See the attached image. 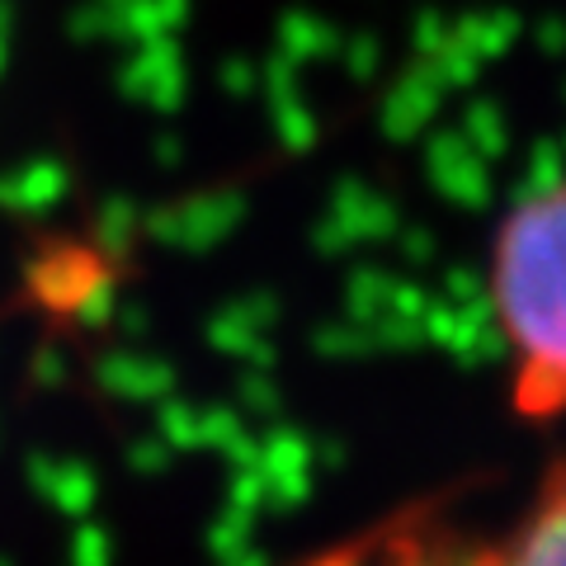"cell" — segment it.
Returning <instances> with one entry per match:
<instances>
[{
  "label": "cell",
  "instance_id": "obj_1",
  "mask_svg": "<svg viewBox=\"0 0 566 566\" xmlns=\"http://www.w3.org/2000/svg\"><path fill=\"white\" fill-rule=\"evenodd\" d=\"M562 189L547 185L524 199L495 241V326L524 354L520 406L553 416L562 401Z\"/></svg>",
  "mask_w": 566,
  "mask_h": 566
},
{
  "label": "cell",
  "instance_id": "obj_2",
  "mask_svg": "<svg viewBox=\"0 0 566 566\" xmlns=\"http://www.w3.org/2000/svg\"><path fill=\"white\" fill-rule=\"evenodd\" d=\"M472 566H566V515H562V482L553 472L538 515L524 534L491 557H472Z\"/></svg>",
  "mask_w": 566,
  "mask_h": 566
},
{
  "label": "cell",
  "instance_id": "obj_3",
  "mask_svg": "<svg viewBox=\"0 0 566 566\" xmlns=\"http://www.w3.org/2000/svg\"><path fill=\"white\" fill-rule=\"evenodd\" d=\"M29 486L43 495L52 510H62L66 520H85L95 505V468L81 463V458H52V453H33L29 458Z\"/></svg>",
  "mask_w": 566,
  "mask_h": 566
},
{
  "label": "cell",
  "instance_id": "obj_4",
  "mask_svg": "<svg viewBox=\"0 0 566 566\" xmlns=\"http://www.w3.org/2000/svg\"><path fill=\"white\" fill-rule=\"evenodd\" d=\"M95 374H99V387H104V392L128 397V401H161L170 387H175L170 364H161V359H142V354H104Z\"/></svg>",
  "mask_w": 566,
  "mask_h": 566
},
{
  "label": "cell",
  "instance_id": "obj_5",
  "mask_svg": "<svg viewBox=\"0 0 566 566\" xmlns=\"http://www.w3.org/2000/svg\"><path fill=\"white\" fill-rule=\"evenodd\" d=\"M99 279H104V274H99L85 255L62 251V255H52V260H43L39 270H33V289H39V297H43L48 307H66V312H76V303L95 289Z\"/></svg>",
  "mask_w": 566,
  "mask_h": 566
},
{
  "label": "cell",
  "instance_id": "obj_6",
  "mask_svg": "<svg viewBox=\"0 0 566 566\" xmlns=\"http://www.w3.org/2000/svg\"><path fill=\"white\" fill-rule=\"evenodd\" d=\"M316 463V444L293 430V424H274L270 434L260 439V472L264 476H312Z\"/></svg>",
  "mask_w": 566,
  "mask_h": 566
},
{
  "label": "cell",
  "instance_id": "obj_7",
  "mask_svg": "<svg viewBox=\"0 0 566 566\" xmlns=\"http://www.w3.org/2000/svg\"><path fill=\"white\" fill-rule=\"evenodd\" d=\"M251 528H255V515H251V510L227 505L222 515L208 524V553H212V562L227 566L232 557H241L245 547H251Z\"/></svg>",
  "mask_w": 566,
  "mask_h": 566
},
{
  "label": "cell",
  "instance_id": "obj_8",
  "mask_svg": "<svg viewBox=\"0 0 566 566\" xmlns=\"http://www.w3.org/2000/svg\"><path fill=\"white\" fill-rule=\"evenodd\" d=\"M382 566H472V557L449 553V547H424L416 538H397L382 547Z\"/></svg>",
  "mask_w": 566,
  "mask_h": 566
},
{
  "label": "cell",
  "instance_id": "obj_9",
  "mask_svg": "<svg viewBox=\"0 0 566 566\" xmlns=\"http://www.w3.org/2000/svg\"><path fill=\"white\" fill-rule=\"evenodd\" d=\"M161 439L170 449H199V406L166 401L161 406Z\"/></svg>",
  "mask_w": 566,
  "mask_h": 566
},
{
  "label": "cell",
  "instance_id": "obj_10",
  "mask_svg": "<svg viewBox=\"0 0 566 566\" xmlns=\"http://www.w3.org/2000/svg\"><path fill=\"white\" fill-rule=\"evenodd\" d=\"M71 566H114V538L99 524H85L71 534Z\"/></svg>",
  "mask_w": 566,
  "mask_h": 566
},
{
  "label": "cell",
  "instance_id": "obj_11",
  "mask_svg": "<svg viewBox=\"0 0 566 566\" xmlns=\"http://www.w3.org/2000/svg\"><path fill=\"white\" fill-rule=\"evenodd\" d=\"M241 434V416L227 411V406H212V411H199V449H227Z\"/></svg>",
  "mask_w": 566,
  "mask_h": 566
},
{
  "label": "cell",
  "instance_id": "obj_12",
  "mask_svg": "<svg viewBox=\"0 0 566 566\" xmlns=\"http://www.w3.org/2000/svg\"><path fill=\"white\" fill-rule=\"evenodd\" d=\"M227 505L260 515V510H264V472L260 468H237L232 486H227Z\"/></svg>",
  "mask_w": 566,
  "mask_h": 566
},
{
  "label": "cell",
  "instance_id": "obj_13",
  "mask_svg": "<svg viewBox=\"0 0 566 566\" xmlns=\"http://www.w3.org/2000/svg\"><path fill=\"white\" fill-rule=\"evenodd\" d=\"M170 453H175V449L166 444L161 434H156V439H137V444L128 449V468L142 472V476H156V472L170 468Z\"/></svg>",
  "mask_w": 566,
  "mask_h": 566
},
{
  "label": "cell",
  "instance_id": "obj_14",
  "mask_svg": "<svg viewBox=\"0 0 566 566\" xmlns=\"http://www.w3.org/2000/svg\"><path fill=\"white\" fill-rule=\"evenodd\" d=\"M241 401L251 406V416H279V387L264 374L241 378Z\"/></svg>",
  "mask_w": 566,
  "mask_h": 566
},
{
  "label": "cell",
  "instance_id": "obj_15",
  "mask_svg": "<svg viewBox=\"0 0 566 566\" xmlns=\"http://www.w3.org/2000/svg\"><path fill=\"white\" fill-rule=\"evenodd\" d=\"M33 374H39V378L52 387V382H62V374H66V368H62V359H57V354H52V349H43L39 359H33Z\"/></svg>",
  "mask_w": 566,
  "mask_h": 566
},
{
  "label": "cell",
  "instance_id": "obj_16",
  "mask_svg": "<svg viewBox=\"0 0 566 566\" xmlns=\"http://www.w3.org/2000/svg\"><path fill=\"white\" fill-rule=\"evenodd\" d=\"M227 566H270V562H264L260 553H251V547H245V553H241V557H232Z\"/></svg>",
  "mask_w": 566,
  "mask_h": 566
},
{
  "label": "cell",
  "instance_id": "obj_17",
  "mask_svg": "<svg viewBox=\"0 0 566 566\" xmlns=\"http://www.w3.org/2000/svg\"><path fill=\"white\" fill-rule=\"evenodd\" d=\"M0 566H14V562H10V557H0Z\"/></svg>",
  "mask_w": 566,
  "mask_h": 566
}]
</instances>
